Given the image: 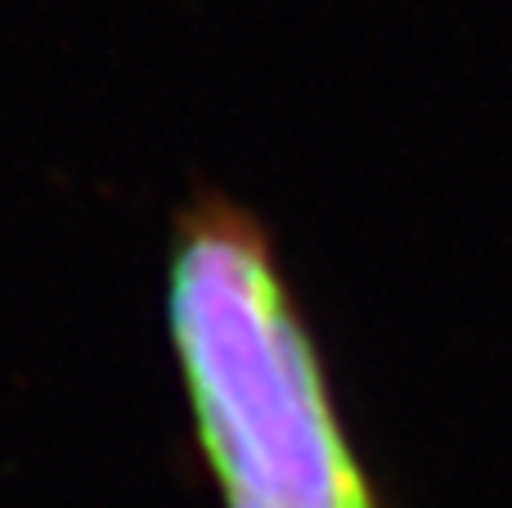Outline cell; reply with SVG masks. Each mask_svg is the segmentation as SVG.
<instances>
[{
    "label": "cell",
    "mask_w": 512,
    "mask_h": 508,
    "mask_svg": "<svg viewBox=\"0 0 512 508\" xmlns=\"http://www.w3.org/2000/svg\"><path fill=\"white\" fill-rule=\"evenodd\" d=\"M167 320L225 508H378L274 248L248 212L203 198L180 216Z\"/></svg>",
    "instance_id": "1"
}]
</instances>
